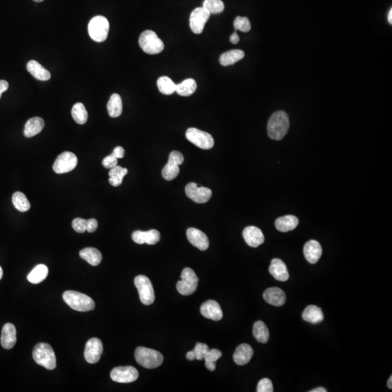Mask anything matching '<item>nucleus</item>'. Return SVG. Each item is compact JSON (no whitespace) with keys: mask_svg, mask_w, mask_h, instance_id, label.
<instances>
[{"mask_svg":"<svg viewBox=\"0 0 392 392\" xmlns=\"http://www.w3.org/2000/svg\"><path fill=\"white\" fill-rule=\"evenodd\" d=\"M290 126L289 118L284 111H277L272 115L267 124V133L275 140H282Z\"/></svg>","mask_w":392,"mask_h":392,"instance_id":"nucleus-1","label":"nucleus"},{"mask_svg":"<svg viewBox=\"0 0 392 392\" xmlns=\"http://www.w3.org/2000/svg\"><path fill=\"white\" fill-rule=\"evenodd\" d=\"M12 204L17 210L20 212H25L29 210L31 204L28 198L21 192H16L12 198Z\"/></svg>","mask_w":392,"mask_h":392,"instance_id":"nucleus-37","label":"nucleus"},{"mask_svg":"<svg viewBox=\"0 0 392 392\" xmlns=\"http://www.w3.org/2000/svg\"><path fill=\"white\" fill-rule=\"evenodd\" d=\"M27 70L33 77L40 81H48L50 79L51 74L49 71L36 60H30L28 62L27 64Z\"/></svg>","mask_w":392,"mask_h":392,"instance_id":"nucleus-25","label":"nucleus"},{"mask_svg":"<svg viewBox=\"0 0 392 392\" xmlns=\"http://www.w3.org/2000/svg\"><path fill=\"white\" fill-rule=\"evenodd\" d=\"M222 356V352L217 349L209 350L204 358L206 369L210 371H215L216 362Z\"/></svg>","mask_w":392,"mask_h":392,"instance_id":"nucleus-38","label":"nucleus"},{"mask_svg":"<svg viewBox=\"0 0 392 392\" xmlns=\"http://www.w3.org/2000/svg\"><path fill=\"white\" fill-rule=\"evenodd\" d=\"M273 391L274 390H273V383L271 380L267 378L262 379L257 385V392H273Z\"/></svg>","mask_w":392,"mask_h":392,"instance_id":"nucleus-43","label":"nucleus"},{"mask_svg":"<svg viewBox=\"0 0 392 392\" xmlns=\"http://www.w3.org/2000/svg\"><path fill=\"white\" fill-rule=\"evenodd\" d=\"M323 254L321 245L315 240L308 241L304 247V254L305 258L310 263L315 264L321 259Z\"/></svg>","mask_w":392,"mask_h":392,"instance_id":"nucleus-19","label":"nucleus"},{"mask_svg":"<svg viewBox=\"0 0 392 392\" xmlns=\"http://www.w3.org/2000/svg\"><path fill=\"white\" fill-rule=\"evenodd\" d=\"M63 299L68 306L78 312L90 311L95 307L93 299L77 291H65L63 293Z\"/></svg>","mask_w":392,"mask_h":392,"instance_id":"nucleus-2","label":"nucleus"},{"mask_svg":"<svg viewBox=\"0 0 392 392\" xmlns=\"http://www.w3.org/2000/svg\"><path fill=\"white\" fill-rule=\"evenodd\" d=\"M189 242L199 250H207L209 246V241L207 235L196 228H189L186 232Z\"/></svg>","mask_w":392,"mask_h":392,"instance_id":"nucleus-15","label":"nucleus"},{"mask_svg":"<svg viewBox=\"0 0 392 392\" xmlns=\"http://www.w3.org/2000/svg\"><path fill=\"white\" fill-rule=\"evenodd\" d=\"M388 21L390 24L392 23V9H390L388 15Z\"/></svg>","mask_w":392,"mask_h":392,"instance_id":"nucleus-53","label":"nucleus"},{"mask_svg":"<svg viewBox=\"0 0 392 392\" xmlns=\"http://www.w3.org/2000/svg\"><path fill=\"white\" fill-rule=\"evenodd\" d=\"M201 313L208 319L214 321L222 320L223 317L222 309L218 302L214 300L206 301L201 307Z\"/></svg>","mask_w":392,"mask_h":392,"instance_id":"nucleus-17","label":"nucleus"},{"mask_svg":"<svg viewBox=\"0 0 392 392\" xmlns=\"http://www.w3.org/2000/svg\"><path fill=\"white\" fill-rule=\"evenodd\" d=\"M139 377V373L132 366L115 368L110 372V378L115 382L121 384L135 382Z\"/></svg>","mask_w":392,"mask_h":392,"instance_id":"nucleus-12","label":"nucleus"},{"mask_svg":"<svg viewBox=\"0 0 392 392\" xmlns=\"http://www.w3.org/2000/svg\"><path fill=\"white\" fill-rule=\"evenodd\" d=\"M253 355L254 350L252 347L247 344H242L237 347L233 355V360L238 366H244L250 362Z\"/></svg>","mask_w":392,"mask_h":392,"instance_id":"nucleus-23","label":"nucleus"},{"mask_svg":"<svg viewBox=\"0 0 392 392\" xmlns=\"http://www.w3.org/2000/svg\"><path fill=\"white\" fill-rule=\"evenodd\" d=\"M203 7H204L212 15V14H219L223 12L225 9V4L222 0H204Z\"/></svg>","mask_w":392,"mask_h":392,"instance_id":"nucleus-40","label":"nucleus"},{"mask_svg":"<svg viewBox=\"0 0 392 392\" xmlns=\"http://www.w3.org/2000/svg\"><path fill=\"white\" fill-rule=\"evenodd\" d=\"M185 193L189 198L197 204H204L208 202L212 196L211 189L205 187H198L194 182H190L186 185Z\"/></svg>","mask_w":392,"mask_h":392,"instance_id":"nucleus-13","label":"nucleus"},{"mask_svg":"<svg viewBox=\"0 0 392 392\" xmlns=\"http://www.w3.org/2000/svg\"><path fill=\"white\" fill-rule=\"evenodd\" d=\"M387 386H388L389 388L392 389V377L389 379L388 382H387Z\"/></svg>","mask_w":392,"mask_h":392,"instance_id":"nucleus-54","label":"nucleus"},{"mask_svg":"<svg viewBox=\"0 0 392 392\" xmlns=\"http://www.w3.org/2000/svg\"><path fill=\"white\" fill-rule=\"evenodd\" d=\"M134 357L139 365L148 369L159 367L164 362V357L161 353L146 347H137Z\"/></svg>","mask_w":392,"mask_h":392,"instance_id":"nucleus-3","label":"nucleus"},{"mask_svg":"<svg viewBox=\"0 0 392 392\" xmlns=\"http://www.w3.org/2000/svg\"><path fill=\"white\" fill-rule=\"evenodd\" d=\"M33 1H36V2H41V1H44V0H33Z\"/></svg>","mask_w":392,"mask_h":392,"instance_id":"nucleus-56","label":"nucleus"},{"mask_svg":"<svg viewBox=\"0 0 392 392\" xmlns=\"http://www.w3.org/2000/svg\"><path fill=\"white\" fill-rule=\"evenodd\" d=\"M230 42L233 43V44H238V43L239 42L240 38L238 33H237V32H235V33H233V34L230 36Z\"/></svg>","mask_w":392,"mask_h":392,"instance_id":"nucleus-50","label":"nucleus"},{"mask_svg":"<svg viewBox=\"0 0 392 392\" xmlns=\"http://www.w3.org/2000/svg\"><path fill=\"white\" fill-rule=\"evenodd\" d=\"M169 161H172V162L176 163L179 166L184 162V156L180 152L174 150L170 153L169 157Z\"/></svg>","mask_w":392,"mask_h":392,"instance_id":"nucleus-46","label":"nucleus"},{"mask_svg":"<svg viewBox=\"0 0 392 392\" xmlns=\"http://www.w3.org/2000/svg\"><path fill=\"white\" fill-rule=\"evenodd\" d=\"M108 114L110 117L116 118L122 113L123 105L121 96L118 94H113L107 105Z\"/></svg>","mask_w":392,"mask_h":392,"instance_id":"nucleus-30","label":"nucleus"},{"mask_svg":"<svg viewBox=\"0 0 392 392\" xmlns=\"http://www.w3.org/2000/svg\"><path fill=\"white\" fill-rule=\"evenodd\" d=\"M9 87V84L5 80H0V98L1 97V94L3 92H6Z\"/></svg>","mask_w":392,"mask_h":392,"instance_id":"nucleus-49","label":"nucleus"},{"mask_svg":"<svg viewBox=\"0 0 392 392\" xmlns=\"http://www.w3.org/2000/svg\"><path fill=\"white\" fill-rule=\"evenodd\" d=\"M196 89V81L193 78H187L176 86V92L182 97L192 95Z\"/></svg>","mask_w":392,"mask_h":392,"instance_id":"nucleus-31","label":"nucleus"},{"mask_svg":"<svg viewBox=\"0 0 392 392\" xmlns=\"http://www.w3.org/2000/svg\"><path fill=\"white\" fill-rule=\"evenodd\" d=\"M109 28L108 19L102 15L94 17L88 25L89 36L97 42H102L107 39Z\"/></svg>","mask_w":392,"mask_h":392,"instance_id":"nucleus-6","label":"nucleus"},{"mask_svg":"<svg viewBox=\"0 0 392 392\" xmlns=\"http://www.w3.org/2000/svg\"><path fill=\"white\" fill-rule=\"evenodd\" d=\"M2 276H3V270L2 269H1V267H0V280L1 279Z\"/></svg>","mask_w":392,"mask_h":392,"instance_id":"nucleus-55","label":"nucleus"},{"mask_svg":"<svg viewBox=\"0 0 392 392\" xmlns=\"http://www.w3.org/2000/svg\"><path fill=\"white\" fill-rule=\"evenodd\" d=\"M132 240L137 244L155 245L160 241L161 235L156 230H150L148 231L143 232L140 230L134 231L132 234Z\"/></svg>","mask_w":392,"mask_h":392,"instance_id":"nucleus-18","label":"nucleus"},{"mask_svg":"<svg viewBox=\"0 0 392 392\" xmlns=\"http://www.w3.org/2000/svg\"><path fill=\"white\" fill-rule=\"evenodd\" d=\"M33 358L39 366L47 370L56 368L55 354L50 345L46 343H39L33 349Z\"/></svg>","mask_w":392,"mask_h":392,"instance_id":"nucleus-4","label":"nucleus"},{"mask_svg":"<svg viewBox=\"0 0 392 392\" xmlns=\"http://www.w3.org/2000/svg\"><path fill=\"white\" fill-rule=\"evenodd\" d=\"M209 350V346L205 345V344L200 343V342L197 343L194 350H193L195 355H196L197 361L204 360L205 356H206V353H208Z\"/></svg>","mask_w":392,"mask_h":392,"instance_id":"nucleus-42","label":"nucleus"},{"mask_svg":"<svg viewBox=\"0 0 392 392\" xmlns=\"http://www.w3.org/2000/svg\"><path fill=\"white\" fill-rule=\"evenodd\" d=\"M310 392H327V390L326 389L322 388V387H320V388H316L315 390H311L310 391Z\"/></svg>","mask_w":392,"mask_h":392,"instance_id":"nucleus-52","label":"nucleus"},{"mask_svg":"<svg viewBox=\"0 0 392 392\" xmlns=\"http://www.w3.org/2000/svg\"><path fill=\"white\" fill-rule=\"evenodd\" d=\"M210 15L204 7H197L193 9L190 16V27L192 31L196 34L202 33Z\"/></svg>","mask_w":392,"mask_h":392,"instance_id":"nucleus-11","label":"nucleus"},{"mask_svg":"<svg viewBox=\"0 0 392 392\" xmlns=\"http://www.w3.org/2000/svg\"><path fill=\"white\" fill-rule=\"evenodd\" d=\"M179 165L172 161H168L167 164L165 165L162 170L163 177L166 180H173L178 176L180 173V167Z\"/></svg>","mask_w":392,"mask_h":392,"instance_id":"nucleus-39","label":"nucleus"},{"mask_svg":"<svg viewBox=\"0 0 392 392\" xmlns=\"http://www.w3.org/2000/svg\"><path fill=\"white\" fill-rule=\"evenodd\" d=\"M275 228L280 232L287 233L297 228L299 225V220L294 215H286L279 217L275 221Z\"/></svg>","mask_w":392,"mask_h":392,"instance_id":"nucleus-24","label":"nucleus"},{"mask_svg":"<svg viewBox=\"0 0 392 392\" xmlns=\"http://www.w3.org/2000/svg\"><path fill=\"white\" fill-rule=\"evenodd\" d=\"M86 220L81 218H76L72 222L73 230L78 233H83L86 231Z\"/></svg>","mask_w":392,"mask_h":392,"instance_id":"nucleus-44","label":"nucleus"},{"mask_svg":"<svg viewBox=\"0 0 392 392\" xmlns=\"http://www.w3.org/2000/svg\"><path fill=\"white\" fill-rule=\"evenodd\" d=\"M98 226V222L95 219H90L86 220V230L89 233H94L96 231Z\"/></svg>","mask_w":392,"mask_h":392,"instance_id":"nucleus-47","label":"nucleus"},{"mask_svg":"<svg viewBox=\"0 0 392 392\" xmlns=\"http://www.w3.org/2000/svg\"><path fill=\"white\" fill-rule=\"evenodd\" d=\"M48 275V268L46 265H39L32 270L27 279L33 284H38L45 280Z\"/></svg>","mask_w":392,"mask_h":392,"instance_id":"nucleus-32","label":"nucleus"},{"mask_svg":"<svg viewBox=\"0 0 392 392\" xmlns=\"http://www.w3.org/2000/svg\"><path fill=\"white\" fill-rule=\"evenodd\" d=\"M44 126V121L40 117L30 118L24 128V135L26 137H32L39 134Z\"/></svg>","mask_w":392,"mask_h":392,"instance_id":"nucleus-27","label":"nucleus"},{"mask_svg":"<svg viewBox=\"0 0 392 392\" xmlns=\"http://www.w3.org/2000/svg\"><path fill=\"white\" fill-rule=\"evenodd\" d=\"M72 117L78 124H84L87 121L88 113L85 106L81 102H77L73 105L71 110Z\"/></svg>","mask_w":392,"mask_h":392,"instance_id":"nucleus-36","label":"nucleus"},{"mask_svg":"<svg viewBox=\"0 0 392 392\" xmlns=\"http://www.w3.org/2000/svg\"><path fill=\"white\" fill-rule=\"evenodd\" d=\"M244 56V52L241 49H232L220 56V64L223 66L233 65L242 60Z\"/></svg>","mask_w":392,"mask_h":392,"instance_id":"nucleus-29","label":"nucleus"},{"mask_svg":"<svg viewBox=\"0 0 392 392\" xmlns=\"http://www.w3.org/2000/svg\"><path fill=\"white\" fill-rule=\"evenodd\" d=\"M134 285L138 290L142 303L145 305H152L155 301V293L149 278L145 275H138L134 279Z\"/></svg>","mask_w":392,"mask_h":392,"instance_id":"nucleus-8","label":"nucleus"},{"mask_svg":"<svg viewBox=\"0 0 392 392\" xmlns=\"http://www.w3.org/2000/svg\"><path fill=\"white\" fill-rule=\"evenodd\" d=\"M185 136L189 141L201 149L209 150L214 147V140L212 136L196 128H189Z\"/></svg>","mask_w":392,"mask_h":392,"instance_id":"nucleus-9","label":"nucleus"},{"mask_svg":"<svg viewBox=\"0 0 392 392\" xmlns=\"http://www.w3.org/2000/svg\"><path fill=\"white\" fill-rule=\"evenodd\" d=\"M186 358L188 361H194L196 360V355H195L194 351H190L186 354Z\"/></svg>","mask_w":392,"mask_h":392,"instance_id":"nucleus-51","label":"nucleus"},{"mask_svg":"<svg viewBox=\"0 0 392 392\" xmlns=\"http://www.w3.org/2000/svg\"><path fill=\"white\" fill-rule=\"evenodd\" d=\"M103 352V346L100 339L92 338L86 342L84 358L90 364L98 363Z\"/></svg>","mask_w":392,"mask_h":392,"instance_id":"nucleus-14","label":"nucleus"},{"mask_svg":"<svg viewBox=\"0 0 392 392\" xmlns=\"http://www.w3.org/2000/svg\"><path fill=\"white\" fill-rule=\"evenodd\" d=\"M234 28L242 32H249L251 28L250 20L248 17L238 16L235 19Z\"/></svg>","mask_w":392,"mask_h":392,"instance_id":"nucleus-41","label":"nucleus"},{"mask_svg":"<svg viewBox=\"0 0 392 392\" xmlns=\"http://www.w3.org/2000/svg\"><path fill=\"white\" fill-rule=\"evenodd\" d=\"M102 164L103 165L104 167L106 168V169H112V168L117 166L118 158H116L113 154H110V156L105 157L102 160Z\"/></svg>","mask_w":392,"mask_h":392,"instance_id":"nucleus-45","label":"nucleus"},{"mask_svg":"<svg viewBox=\"0 0 392 392\" xmlns=\"http://www.w3.org/2000/svg\"><path fill=\"white\" fill-rule=\"evenodd\" d=\"M270 274L275 279L279 281H286L289 280V273L286 264L281 259H274L272 260L271 265L269 267Z\"/></svg>","mask_w":392,"mask_h":392,"instance_id":"nucleus-22","label":"nucleus"},{"mask_svg":"<svg viewBox=\"0 0 392 392\" xmlns=\"http://www.w3.org/2000/svg\"><path fill=\"white\" fill-rule=\"evenodd\" d=\"M139 44L142 50L149 55L161 53L164 49L162 40L158 37L156 32L151 30L142 32L139 38Z\"/></svg>","mask_w":392,"mask_h":392,"instance_id":"nucleus-5","label":"nucleus"},{"mask_svg":"<svg viewBox=\"0 0 392 392\" xmlns=\"http://www.w3.org/2000/svg\"><path fill=\"white\" fill-rule=\"evenodd\" d=\"M78 164V158L71 152H64L56 158L53 164V171L57 174H64L73 170Z\"/></svg>","mask_w":392,"mask_h":392,"instance_id":"nucleus-10","label":"nucleus"},{"mask_svg":"<svg viewBox=\"0 0 392 392\" xmlns=\"http://www.w3.org/2000/svg\"><path fill=\"white\" fill-rule=\"evenodd\" d=\"M264 299L275 307H281L286 303V294L279 288H270L264 292Z\"/></svg>","mask_w":392,"mask_h":392,"instance_id":"nucleus-20","label":"nucleus"},{"mask_svg":"<svg viewBox=\"0 0 392 392\" xmlns=\"http://www.w3.org/2000/svg\"><path fill=\"white\" fill-rule=\"evenodd\" d=\"M112 154L118 159V158H124V154H125V151H124V149L122 147L118 146L113 150Z\"/></svg>","mask_w":392,"mask_h":392,"instance_id":"nucleus-48","label":"nucleus"},{"mask_svg":"<svg viewBox=\"0 0 392 392\" xmlns=\"http://www.w3.org/2000/svg\"><path fill=\"white\" fill-rule=\"evenodd\" d=\"M17 341L16 329L12 323H6L2 328L1 334V345L5 350H10Z\"/></svg>","mask_w":392,"mask_h":392,"instance_id":"nucleus-21","label":"nucleus"},{"mask_svg":"<svg viewBox=\"0 0 392 392\" xmlns=\"http://www.w3.org/2000/svg\"><path fill=\"white\" fill-rule=\"evenodd\" d=\"M253 334L259 342L262 344L267 343L270 337V333L266 325L264 322L257 321L253 328Z\"/></svg>","mask_w":392,"mask_h":392,"instance_id":"nucleus-33","label":"nucleus"},{"mask_svg":"<svg viewBox=\"0 0 392 392\" xmlns=\"http://www.w3.org/2000/svg\"><path fill=\"white\" fill-rule=\"evenodd\" d=\"M157 86L161 93L170 95L176 92L177 84L167 76H161L157 81Z\"/></svg>","mask_w":392,"mask_h":392,"instance_id":"nucleus-35","label":"nucleus"},{"mask_svg":"<svg viewBox=\"0 0 392 392\" xmlns=\"http://www.w3.org/2000/svg\"><path fill=\"white\" fill-rule=\"evenodd\" d=\"M81 258L84 259L92 266H97L101 262L102 257L100 251L94 248H85L79 252Z\"/></svg>","mask_w":392,"mask_h":392,"instance_id":"nucleus-28","label":"nucleus"},{"mask_svg":"<svg viewBox=\"0 0 392 392\" xmlns=\"http://www.w3.org/2000/svg\"><path fill=\"white\" fill-rule=\"evenodd\" d=\"M243 236L246 243L253 248L258 247L265 242V236L260 229L255 226H249L244 229Z\"/></svg>","mask_w":392,"mask_h":392,"instance_id":"nucleus-16","label":"nucleus"},{"mask_svg":"<svg viewBox=\"0 0 392 392\" xmlns=\"http://www.w3.org/2000/svg\"><path fill=\"white\" fill-rule=\"evenodd\" d=\"M198 278L191 268L186 267L182 270L181 281L177 284V289L180 294L188 296L193 294L198 288Z\"/></svg>","mask_w":392,"mask_h":392,"instance_id":"nucleus-7","label":"nucleus"},{"mask_svg":"<svg viewBox=\"0 0 392 392\" xmlns=\"http://www.w3.org/2000/svg\"><path fill=\"white\" fill-rule=\"evenodd\" d=\"M127 169L120 166H116L115 167L112 168L108 173L110 177L109 183L113 187L119 186L122 183L123 179L127 174Z\"/></svg>","mask_w":392,"mask_h":392,"instance_id":"nucleus-34","label":"nucleus"},{"mask_svg":"<svg viewBox=\"0 0 392 392\" xmlns=\"http://www.w3.org/2000/svg\"><path fill=\"white\" fill-rule=\"evenodd\" d=\"M302 318L312 324H318L324 320V315L320 307L310 305L306 307L302 313Z\"/></svg>","mask_w":392,"mask_h":392,"instance_id":"nucleus-26","label":"nucleus"}]
</instances>
